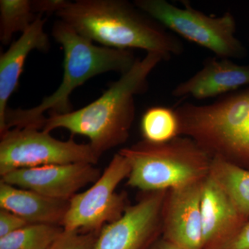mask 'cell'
Instances as JSON below:
<instances>
[{
    "label": "cell",
    "mask_w": 249,
    "mask_h": 249,
    "mask_svg": "<svg viewBox=\"0 0 249 249\" xmlns=\"http://www.w3.org/2000/svg\"><path fill=\"white\" fill-rule=\"evenodd\" d=\"M167 191L143 193L122 217L98 233L93 249H149L161 236L162 209Z\"/></svg>",
    "instance_id": "9c48e42d"
},
{
    "label": "cell",
    "mask_w": 249,
    "mask_h": 249,
    "mask_svg": "<svg viewBox=\"0 0 249 249\" xmlns=\"http://www.w3.org/2000/svg\"><path fill=\"white\" fill-rule=\"evenodd\" d=\"M98 233H82L64 229L49 249H93Z\"/></svg>",
    "instance_id": "ffe728a7"
},
{
    "label": "cell",
    "mask_w": 249,
    "mask_h": 249,
    "mask_svg": "<svg viewBox=\"0 0 249 249\" xmlns=\"http://www.w3.org/2000/svg\"><path fill=\"white\" fill-rule=\"evenodd\" d=\"M0 135L1 177L22 168L77 163L96 165L99 160L89 143H78L73 137L58 140L50 132L34 127H14Z\"/></svg>",
    "instance_id": "52a82bcc"
},
{
    "label": "cell",
    "mask_w": 249,
    "mask_h": 249,
    "mask_svg": "<svg viewBox=\"0 0 249 249\" xmlns=\"http://www.w3.org/2000/svg\"><path fill=\"white\" fill-rule=\"evenodd\" d=\"M38 16L33 7L32 0H1L0 42L4 45L11 44L13 36L27 31Z\"/></svg>",
    "instance_id": "e0dca14e"
},
{
    "label": "cell",
    "mask_w": 249,
    "mask_h": 249,
    "mask_svg": "<svg viewBox=\"0 0 249 249\" xmlns=\"http://www.w3.org/2000/svg\"><path fill=\"white\" fill-rule=\"evenodd\" d=\"M46 19L39 15L31 27L0 55V134L5 129V115L11 95L19 86L28 55L34 50L47 52L50 40L45 31Z\"/></svg>",
    "instance_id": "5bb4252c"
},
{
    "label": "cell",
    "mask_w": 249,
    "mask_h": 249,
    "mask_svg": "<svg viewBox=\"0 0 249 249\" xmlns=\"http://www.w3.org/2000/svg\"><path fill=\"white\" fill-rule=\"evenodd\" d=\"M223 249H249V220Z\"/></svg>",
    "instance_id": "603a6c76"
},
{
    "label": "cell",
    "mask_w": 249,
    "mask_h": 249,
    "mask_svg": "<svg viewBox=\"0 0 249 249\" xmlns=\"http://www.w3.org/2000/svg\"><path fill=\"white\" fill-rule=\"evenodd\" d=\"M101 170L87 163L22 168L1 177V181L59 200L70 201L83 187L101 177Z\"/></svg>",
    "instance_id": "30bf717a"
},
{
    "label": "cell",
    "mask_w": 249,
    "mask_h": 249,
    "mask_svg": "<svg viewBox=\"0 0 249 249\" xmlns=\"http://www.w3.org/2000/svg\"><path fill=\"white\" fill-rule=\"evenodd\" d=\"M28 224H30L17 214L6 210H0V238L26 227Z\"/></svg>",
    "instance_id": "44dd1931"
},
{
    "label": "cell",
    "mask_w": 249,
    "mask_h": 249,
    "mask_svg": "<svg viewBox=\"0 0 249 249\" xmlns=\"http://www.w3.org/2000/svg\"><path fill=\"white\" fill-rule=\"evenodd\" d=\"M119 153L130 167L127 185L143 193L168 191L204 179L212 157L193 139L183 136L164 143L143 140Z\"/></svg>",
    "instance_id": "5b68a950"
},
{
    "label": "cell",
    "mask_w": 249,
    "mask_h": 249,
    "mask_svg": "<svg viewBox=\"0 0 249 249\" xmlns=\"http://www.w3.org/2000/svg\"><path fill=\"white\" fill-rule=\"evenodd\" d=\"M52 34L63 49L61 83L52 94L44 98L35 107L8 108L5 115L4 132L14 127L42 129L47 117L46 112L62 114L73 111L70 97L78 87L90 78L107 72L124 74L133 67L137 60L131 50L94 45L60 19L54 23Z\"/></svg>",
    "instance_id": "3957f363"
},
{
    "label": "cell",
    "mask_w": 249,
    "mask_h": 249,
    "mask_svg": "<svg viewBox=\"0 0 249 249\" xmlns=\"http://www.w3.org/2000/svg\"><path fill=\"white\" fill-rule=\"evenodd\" d=\"M70 201L52 199L0 181V207L29 224L62 225Z\"/></svg>",
    "instance_id": "9a60e30c"
},
{
    "label": "cell",
    "mask_w": 249,
    "mask_h": 249,
    "mask_svg": "<svg viewBox=\"0 0 249 249\" xmlns=\"http://www.w3.org/2000/svg\"><path fill=\"white\" fill-rule=\"evenodd\" d=\"M129 173L128 161L118 152L92 186L70 199L63 229L99 233L103 227L122 217L129 205L125 193H116V188Z\"/></svg>",
    "instance_id": "ba28073f"
},
{
    "label": "cell",
    "mask_w": 249,
    "mask_h": 249,
    "mask_svg": "<svg viewBox=\"0 0 249 249\" xmlns=\"http://www.w3.org/2000/svg\"><path fill=\"white\" fill-rule=\"evenodd\" d=\"M249 85V65H240L231 59L208 58L199 71L175 87V98L204 100Z\"/></svg>",
    "instance_id": "4fadbf2b"
},
{
    "label": "cell",
    "mask_w": 249,
    "mask_h": 249,
    "mask_svg": "<svg viewBox=\"0 0 249 249\" xmlns=\"http://www.w3.org/2000/svg\"><path fill=\"white\" fill-rule=\"evenodd\" d=\"M55 16L85 38L108 48L142 49L165 60L184 50L178 37L125 0L70 1Z\"/></svg>",
    "instance_id": "6da1fadb"
},
{
    "label": "cell",
    "mask_w": 249,
    "mask_h": 249,
    "mask_svg": "<svg viewBox=\"0 0 249 249\" xmlns=\"http://www.w3.org/2000/svg\"><path fill=\"white\" fill-rule=\"evenodd\" d=\"M183 8L165 0H135L134 4L167 29L209 49L219 58H244L247 49L236 37V21L231 12L213 17L182 0Z\"/></svg>",
    "instance_id": "8992f818"
},
{
    "label": "cell",
    "mask_w": 249,
    "mask_h": 249,
    "mask_svg": "<svg viewBox=\"0 0 249 249\" xmlns=\"http://www.w3.org/2000/svg\"><path fill=\"white\" fill-rule=\"evenodd\" d=\"M149 249H183L182 247H178L176 245L165 240L163 237L160 236V238L157 239V240L154 242L153 245L150 247Z\"/></svg>",
    "instance_id": "cb8c5ba5"
},
{
    "label": "cell",
    "mask_w": 249,
    "mask_h": 249,
    "mask_svg": "<svg viewBox=\"0 0 249 249\" xmlns=\"http://www.w3.org/2000/svg\"><path fill=\"white\" fill-rule=\"evenodd\" d=\"M201 210L203 249H224L249 220L211 172L203 181Z\"/></svg>",
    "instance_id": "7c38bea8"
},
{
    "label": "cell",
    "mask_w": 249,
    "mask_h": 249,
    "mask_svg": "<svg viewBox=\"0 0 249 249\" xmlns=\"http://www.w3.org/2000/svg\"><path fill=\"white\" fill-rule=\"evenodd\" d=\"M167 191L161 215V237L186 249H203L201 199L203 181Z\"/></svg>",
    "instance_id": "8fae6325"
},
{
    "label": "cell",
    "mask_w": 249,
    "mask_h": 249,
    "mask_svg": "<svg viewBox=\"0 0 249 249\" xmlns=\"http://www.w3.org/2000/svg\"><path fill=\"white\" fill-rule=\"evenodd\" d=\"M163 60L165 59L160 53H147L96 101L67 114H49L42 130L51 133L63 128L72 136L88 137L90 146L100 158L128 139L135 118V96L147 91L149 75Z\"/></svg>",
    "instance_id": "7a4b0ae2"
},
{
    "label": "cell",
    "mask_w": 249,
    "mask_h": 249,
    "mask_svg": "<svg viewBox=\"0 0 249 249\" xmlns=\"http://www.w3.org/2000/svg\"><path fill=\"white\" fill-rule=\"evenodd\" d=\"M144 140L152 143H164L179 135V124L175 111L165 107H152L144 113L141 121Z\"/></svg>",
    "instance_id": "d6986e66"
},
{
    "label": "cell",
    "mask_w": 249,
    "mask_h": 249,
    "mask_svg": "<svg viewBox=\"0 0 249 249\" xmlns=\"http://www.w3.org/2000/svg\"><path fill=\"white\" fill-rule=\"evenodd\" d=\"M211 174L227 192L241 213L249 219V170L212 157Z\"/></svg>",
    "instance_id": "2e32d148"
},
{
    "label": "cell",
    "mask_w": 249,
    "mask_h": 249,
    "mask_svg": "<svg viewBox=\"0 0 249 249\" xmlns=\"http://www.w3.org/2000/svg\"><path fill=\"white\" fill-rule=\"evenodd\" d=\"M67 0H32L33 7L37 15L56 14L67 6Z\"/></svg>",
    "instance_id": "7402d4cb"
},
{
    "label": "cell",
    "mask_w": 249,
    "mask_h": 249,
    "mask_svg": "<svg viewBox=\"0 0 249 249\" xmlns=\"http://www.w3.org/2000/svg\"><path fill=\"white\" fill-rule=\"evenodd\" d=\"M180 136L217 157L249 170V87L204 106L184 103L175 109Z\"/></svg>",
    "instance_id": "277c9868"
},
{
    "label": "cell",
    "mask_w": 249,
    "mask_h": 249,
    "mask_svg": "<svg viewBox=\"0 0 249 249\" xmlns=\"http://www.w3.org/2000/svg\"><path fill=\"white\" fill-rule=\"evenodd\" d=\"M63 231L61 226L28 224L0 238V249H49Z\"/></svg>",
    "instance_id": "ac0fdd59"
}]
</instances>
